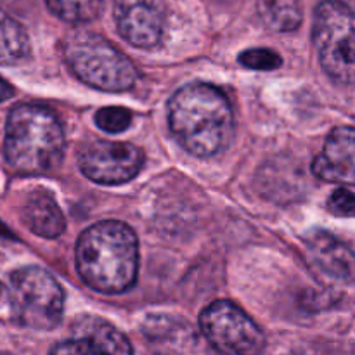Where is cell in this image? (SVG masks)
<instances>
[{
    "instance_id": "obj_1",
    "label": "cell",
    "mask_w": 355,
    "mask_h": 355,
    "mask_svg": "<svg viewBox=\"0 0 355 355\" xmlns=\"http://www.w3.org/2000/svg\"><path fill=\"white\" fill-rule=\"evenodd\" d=\"M170 130L186 151L211 158L234 137V114L227 97L208 83H189L168 103Z\"/></svg>"
},
{
    "instance_id": "obj_2",
    "label": "cell",
    "mask_w": 355,
    "mask_h": 355,
    "mask_svg": "<svg viewBox=\"0 0 355 355\" xmlns=\"http://www.w3.org/2000/svg\"><path fill=\"white\" fill-rule=\"evenodd\" d=\"M76 269L85 284L101 293L127 291L137 279L135 232L118 220L90 225L76 243Z\"/></svg>"
},
{
    "instance_id": "obj_3",
    "label": "cell",
    "mask_w": 355,
    "mask_h": 355,
    "mask_svg": "<svg viewBox=\"0 0 355 355\" xmlns=\"http://www.w3.org/2000/svg\"><path fill=\"white\" fill-rule=\"evenodd\" d=\"M66 148L61 121L40 104H17L7 114L3 156L14 172L42 175L59 166Z\"/></svg>"
},
{
    "instance_id": "obj_4",
    "label": "cell",
    "mask_w": 355,
    "mask_h": 355,
    "mask_svg": "<svg viewBox=\"0 0 355 355\" xmlns=\"http://www.w3.org/2000/svg\"><path fill=\"white\" fill-rule=\"evenodd\" d=\"M64 58L82 82L106 92H123L137 82V68L101 35L75 31L64 42Z\"/></svg>"
},
{
    "instance_id": "obj_5",
    "label": "cell",
    "mask_w": 355,
    "mask_h": 355,
    "mask_svg": "<svg viewBox=\"0 0 355 355\" xmlns=\"http://www.w3.org/2000/svg\"><path fill=\"white\" fill-rule=\"evenodd\" d=\"M9 302L12 318L24 328L49 331L61 322L64 291L40 267H21L10 274Z\"/></svg>"
},
{
    "instance_id": "obj_6",
    "label": "cell",
    "mask_w": 355,
    "mask_h": 355,
    "mask_svg": "<svg viewBox=\"0 0 355 355\" xmlns=\"http://www.w3.org/2000/svg\"><path fill=\"white\" fill-rule=\"evenodd\" d=\"M314 44L324 71L335 82L355 83V12L338 0L315 9Z\"/></svg>"
},
{
    "instance_id": "obj_7",
    "label": "cell",
    "mask_w": 355,
    "mask_h": 355,
    "mask_svg": "<svg viewBox=\"0 0 355 355\" xmlns=\"http://www.w3.org/2000/svg\"><path fill=\"white\" fill-rule=\"evenodd\" d=\"M207 342L222 355H262L266 336L252 318L227 300L214 302L200 318Z\"/></svg>"
},
{
    "instance_id": "obj_8",
    "label": "cell",
    "mask_w": 355,
    "mask_h": 355,
    "mask_svg": "<svg viewBox=\"0 0 355 355\" xmlns=\"http://www.w3.org/2000/svg\"><path fill=\"white\" fill-rule=\"evenodd\" d=\"M78 165L87 179L116 186L128 182L141 172L144 153L128 142L94 141L80 151Z\"/></svg>"
},
{
    "instance_id": "obj_9",
    "label": "cell",
    "mask_w": 355,
    "mask_h": 355,
    "mask_svg": "<svg viewBox=\"0 0 355 355\" xmlns=\"http://www.w3.org/2000/svg\"><path fill=\"white\" fill-rule=\"evenodd\" d=\"M118 31L128 44L153 49L165 33V6L162 0H114Z\"/></svg>"
},
{
    "instance_id": "obj_10",
    "label": "cell",
    "mask_w": 355,
    "mask_h": 355,
    "mask_svg": "<svg viewBox=\"0 0 355 355\" xmlns=\"http://www.w3.org/2000/svg\"><path fill=\"white\" fill-rule=\"evenodd\" d=\"M312 170L326 182L355 186V128H333Z\"/></svg>"
},
{
    "instance_id": "obj_11",
    "label": "cell",
    "mask_w": 355,
    "mask_h": 355,
    "mask_svg": "<svg viewBox=\"0 0 355 355\" xmlns=\"http://www.w3.org/2000/svg\"><path fill=\"white\" fill-rule=\"evenodd\" d=\"M305 246L312 263L329 279L343 284H355V253L345 243L328 231L309 232Z\"/></svg>"
},
{
    "instance_id": "obj_12",
    "label": "cell",
    "mask_w": 355,
    "mask_h": 355,
    "mask_svg": "<svg viewBox=\"0 0 355 355\" xmlns=\"http://www.w3.org/2000/svg\"><path fill=\"white\" fill-rule=\"evenodd\" d=\"M23 222L33 234L54 239L64 232L66 220L54 198L45 191H35L23 207Z\"/></svg>"
},
{
    "instance_id": "obj_13",
    "label": "cell",
    "mask_w": 355,
    "mask_h": 355,
    "mask_svg": "<svg viewBox=\"0 0 355 355\" xmlns=\"http://www.w3.org/2000/svg\"><path fill=\"white\" fill-rule=\"evenodd\" d=\"M76 331V338L87 340L101 355H134L127 336L103 319H85Z\"/></svg>"
},
{
    "instance_id": "obj_14",
    "label": "cell",
    "mask_w": 355,
    "mask_h": 355,
    "mask_svg": "<svg viewBox=\"0 0 355 355\" xmlns=\"http://www.w3.org/2000/svg\"><path fill=\"white\" fill-rule=\"evenodd\" d=\"M31 54L30 37L14 17L0 9V64L16 66Z\"/></svg>"
},
{
    "instance_id": "obj_15",
    "label": "cell",
    "mask_w": 355,
    "mask_h": 355,
    "mask_svg": "<svg viewBox=\"0 0 355 355\" xmlns=\"http://www.w3.org/2000/svg\"><path fill=\"white\" fill-rule=\"evenodd\" d=\"M259 12L274 31H293L302 23V9L297 0H260Z\"/></svg>"
},
{
    "instance_id": "obj_16",
    "label": "cell",
    "mask_w": 355,
    "mask_h": 355,
    "mask_svg": "<svg viewBox=\"0 0 355 355\" xmlns=\"http://www.w3.org/2000/svg\"><path fill=\"white\" fill-rule=\"evenodd\" d=\"M51 12L59 19L80 24L96 19L103 9V0H45Z\"/></svg>"
},
{
    "instance_id": "obj_17",
    "label": "cell",
    "mask_w": 355,
    "mask_h": 355,
    "mask_svg": "<svg viewBox=\"0 0 355 355\" xmlns=\"http://www.w3.org/2000/svg\"><path fill=\"white\" fill-rule=\"evenodd\" d=\"M96 123L107 134H121L132 123V113L127 107H103L96 113Z\"/></svg>"
},
{
    "instance_id": "obj_18",
    "label": "cell",
    "mask_w": 355,
    "mask_h": 355,
    "mask_svg": "<svg viewBox=\"0 0 355 355\" xmlns=\"http://www.w3.org/2000/svg\"><path fill=\"white\" fill-rule=\"evenodd\" d=\"M239 62L245 68L270 71V69L279 68L283 59H281V55L277 52L270 51V49H248V51L241 52Z\"/></svg>"
},
{
    "instance_id": "obj_19",
    "label": "cell",
    "mask_w": 355,
    "mask_h": 355,
    "mask_svg": "<svg viewBox=\"0 0 355 355\" xmlns=\"http://www.w3.org/2000/svg\"><path fill=\"white\" fill-rule=\"evenodd\" d=\"M328 210L336 217H355V194L345 187L333 191L328 200Z\"/></svg>"
},
{
    "instance_id": "obj_20",
    "label": "cell",
    "mask_w": 355,
    "mask_h": 355,
    "mask_svg": "<svg viewBox=\"0 0 355 355\" xmlns=\"http://www.w3.org/2000/svg\"><path fill=\"white\" fill-rule=\"evenodd\" d=\"M51 355H101L90 345L87 340L83 338H73V340H66V342L58 343V345L52 349Z\"/></svg>"
},
{
    "instance_id": "obj_21",
    "label": "cell",
    "mask_w": 355,
    "mask_h": 355,
    "mask_svg": "<svg viewBox=\"0 0 355 355\" xmlns=\"http://www.w3.org/2000/svg\"><path fill=\"white\" fill-rule=\"evenodd\" d=\"M326 355H355L354 343H343V345H335Z\"/></svg>"
},
{
    "instance_id": "obj_22",
    "label": "cell",
    "mask_w": 355,
    "mask_h": 355,
    "mask_svg": "<svg viewBox=\"0 0 355 355\" xmlns=\"http://www.w3.org/2000/svg\"><path fill=\"white\" fill-rule=\"evenodd\" d=\"M12 94H14L12 87H10L9 83H7L6 80H3L2 76H0V103H3V101L10 99V97H12Z\"/></svg>"
},
{
    "instance_id": "obj_23",
    "label": "cell",
    "mask_w": 355,
    "mask_h": 355,
    "mask_svg": "<svg viewBox=\"0 0 355 355\" xmlns=\"http://www.w3.org/2000/svg\"><path fill=\"white\" fill-rule=\"evenodd\" d=\"M215 2H222V3H234V2H239V0H215Z\"/></svg>"
},
{
    "instance_id": "obj_24",
    "label": "cell",
    "mask_w": 355,
    "mask_h": 355,
    "mask_svg": "<svg viewBox=\"0 0 355 355\" xmlns=\"http://www.w3.org/2000/svg\"><path fill=\"white\" fill-rule=\"evenodd\" d=\"M2 293H3V288H2V284H0V297H2Z\"/></svg>"
}]
</instances>
